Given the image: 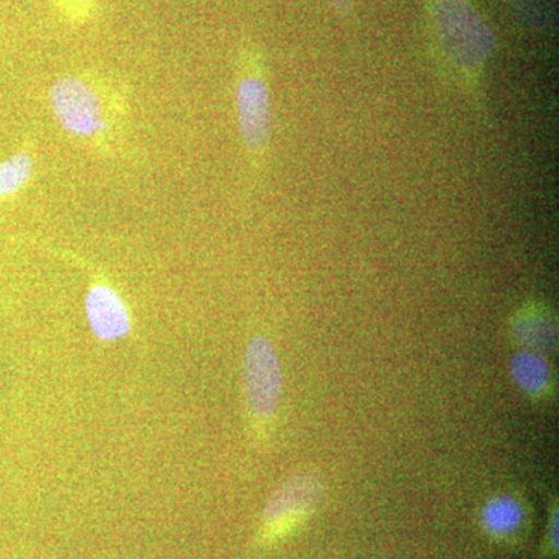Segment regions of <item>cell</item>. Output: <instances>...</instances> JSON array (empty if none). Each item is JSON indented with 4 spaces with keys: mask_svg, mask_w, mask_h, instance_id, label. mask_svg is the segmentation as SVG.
<instances>
[{
    "mask_svg": "<svg viewBox=\"0 0 559 559\" xmlns=\"http://www.w3.org/2000/svg\"><path fill=\"white\" fill-rule=\"evenodd\" d=\"M430 21L443 57L476 80L495 50V35L473 0H430Z\"/></svg>",
    "mask_w": 559,
    "mask_h": 559,
    "instance_id": "1",
    "label": "cell"
},
{
    "mask_svg": "<svg viewBox=\"0 0 559 559\" xmlns=\"http://www.w3.org/2000/svg\"><path fill=\"white\" fill-rule=\"evenodd\" d=\"M524 521V509L513 498H496L489 500L481 513V522L489 535L509 536L521 527Z\"/></svg>",
    "mask_w": 559,
    "mask_h": 559,
    "instance_id": "9",
    "label": "cell"
},
{
    "mask_svg": "<svg viewBox=\"0 0 559 559\" xmlns=\"http://www.w3.org/2000/svg\"><path fill=\"white\" fill-rule=\"evenodd\" d=\"M246 396L249 409L260 423H270L278 409L282 370L275 349L263 336L250 341L245 360Z\"/></svg>",
    "mask_w": 559,
    "mask_h": 559,
    "instance_id": "3",
    "label": "cell"
},
{
    "mask_svg": "<svg viewBox=\"0 0 559 559\" xmlns=\"http://www.w3.org/2000/svg\"><path fill=\"white\" fill-rule=\"evenodd\" d=\"M50 105L62 128L73 135L90 138L105 128L97 94L84 81L61 79L50 87Z\"/></svg>",
    "mask_w": 559,
    "mask_h": 559,
    "instance_id": "4",
    "label": "cell"
},
{
    "mask_svg": "<svg viewBox=\"0 0 559 559\" xmlns=\"http://www.w3.org/2000/svg\"><path fill=\"white\" fill-rule=\"evenodd\" d=\"M237 117L248 148L263 150L271 134V103L266 84L259 76H246L238 84Z\"/></svg>",
    "mask_w": 559,
    "mask_h": 559,
    "instance_id": "5",
    "label": "cell"
},
{
    "mask_svg": "<svg viewBox=\"0 0 559 559\" xmlns=\"http://www.w3.org/2000/svg\"><path fill=\"white\" fill-rule=\"evenodd\" d=\"M329 2L342 17L349 16V14H352L353 7H355V0H329Z\"/></svg>",
    "mask_w": 559,
    "mask_h": 559,
    "instance_id": "11",
    "label": "cell"
},
{
    "mask_svg": "<svg viewBox=\"0 0 559 559\" xmlns=\"http://www.w3.org/2000/svg\"><path fill=\"white\" fill-rule=\"evenodd\" d=\"M86 316L98 340L116 341L130 333V312L119 294L109 286L98 285L90 290L86 299Z\"/></svg>",
    "mask_w": 559,
    "mask_h": 559,
    "instance_id": "6",
    "label": "cell"
},
{
    "mask_svg": "<svg viewBox=\"0 0 559 559\" xmlns=\"http://www.w3.org/2000/svg\"><path fill=\"white\" fill-rule=\"evenodd\" d=\"M322 498V481L316 474H300L282 485L264 511L259 533L261 546L275 543L308 520Z\"/></svg>",
    "mask_w": 559,
    "mask_h": 559,
    "instance_id": "2",
    "label": "cell"
},
{
    "mask_svg": "<svg viewBox=\"0 0 559 559\" xmlns=\"http://www.w3.org/2000/svg\"><path fill=\"white\" fill-rule=\"evenodd\" d=\"M33 159L27 153H17L0 162V198L17 193L32 178Z\"/></svg>",
    "mask_w": 559,
    "mask_h": 559,
    "instance_id": "10",
    "label": "cell"
},
{
    "mask_svg": "<svg viewBox=\"0 0 559 559\" xmlns=\"http://www.w3.org/2000/svg\"><path fill=\"white\" fill-rule=\"evenodd\" d=\"M514 381L532 396L546 395L551 385L549 362L535 352H520L511 360Z\"/></svg>",
    "mask_w": 559,
    "mask_h": 559,
    "instance_id": "8",
    "label": "cell"
},
{
    "mask_svg": "<svg viewBox=\"0 0 559 559\" xmlns=\"http://www.w3.org/2000/svg\"><path fill=\"white\" fill-rule=\"evenodd\" d=\"M514 340L532 349L557 347L558 329L554 314L538 304H528L511 320Z\"/></svg>",
    "mask_w": 559,
    "mask_h": 559,
    "instance_id": "7",
    "label": "cell"
}]
</instances>
